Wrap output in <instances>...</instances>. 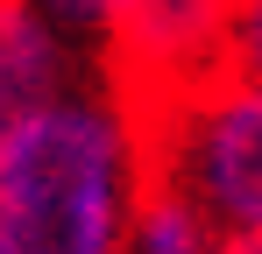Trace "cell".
I'll list each match as a JSON object with an SVG mask.
<instances>
[{"label": "cell", "instance_id": "cell-4", "mask_svg": "<svg viewBox=\"0 0 262 254\" xmlns=\"http://www.w3.org/2000/svg\"><path fill=\"white\" fill-rule=\"evenodd\" d=\"M64 64H71V49L21 0H0V134L29 106H43L50 92H64Z\"/></svg>", "mask_w": 262, "mask_h": 254}, {"label": "cell", "instance_id": "cell-1", "mask_svg": "<svg viewBox=\"0 0 262 254\" xmlns=\"http://www.w3.org/2000/svg\"><path fill=\"white\" fill-rule=\"evenodd\" d=\"M149 184V127L128 99L50 92L0 134V254H114L128 247Z\"/></svg>", "mask_w": 262, "mask_h": 254}, {"label": "cell", "instance_id": "cell-2", "mask_svg": "<svg viewBox=\"0 0 262 254\" xmlns=\"http://www.w3.org/2000/svg\"><path fill=\"white\" fill-rule=\"evenodd\" d=\"M149 176L177 184L213 219L220 247H262V78L213 71L142 113Z\"/></svg>", "mask_w": 262, "mask_h": 254}, {"label": "cell", "instance_id": "cell-5", "mask_svg": "<svg viewBox=\"0 0 262 254\" xmlns=\"http://www.w3.org/2000/svg\"><path fill=\"white\" fill-rule=\"evenodd\" d=\"M128 247L135 254H206V247H220V233L177 184L149 176L142 198H135V219H128Z\"/></svg>", "mask_w": 262, "mask_h": 254}, {"label": "cell", "instance_id": "cell-6", "mask_svg": "<svg viewBox=\"0 0 262 254\" xmlns=\"http://www.w3.org/2000/svg\"><path fill=\"white\" fill-rule=\"evenodd\" d=\"M64 49H114V29L128 14V0H21Z\"/></svg>", "mask_w": 262, "mask_h": 254}, {"label": "cell", "instance_id": "cell-7", "mask_svg": "<svg viewBox=\"0 0 262 254\" xmlns=\"http://www.w3.org/2000/svg\"><path fill=\"white\" fill-rule=\"evenodd\" d=\"M227 71H248V78H262V0H241V14H234Z\"/></svg>", "mask_w": 262, "mask_h": 254}, {"label": "cell", "instance_id": "cell-3", "mask_svg": "<svg viewBox=\"0 0 262 254\" xmlns=\"http://www.w3.org/2000/svg\"><path fill=\"white\" fill-rule=\"evenodd\" d=\"M241 0H128L121 29H114V85L135 113L163 106L177 92L206 85L227 71V42H234Z\"/></svg>", "mask_w": 262, "mask_h": 254}]
</instances>
